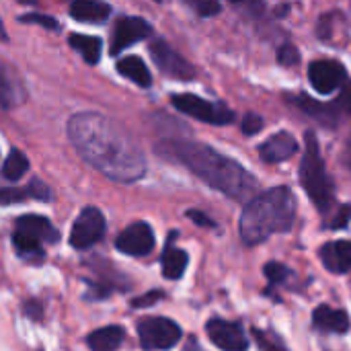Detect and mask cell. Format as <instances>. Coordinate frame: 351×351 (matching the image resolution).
Listing matches in <instances>:
<instances>
[{
	"mask_svg": "<svg viewBox=\"0 0 351 351\" xmlns=\"http://www.w3.org/2000/svg\"><path fill=\"white\" fill-rule=\"evenodd\" d=\"M70 45L84 58L86 64H97L101 60V47H103V43H101L99 37L74 33V35H70Z\"/></svg>",
	"mask_w": 351,
	"mask_h": 351,
	"instance_id": "22",
	"label": "cell"
},
{
	"mask_svg": "<svg viewBox=\"0 0 351 351\" xmlns=\"http://www.w3.org/2000/svg\"><path fill=\"white\" fill-rule=\"evenodd\" d=\"M150 58L156 64V68L169 78H177V80L195 78L193 64L187 62L179 51H175L165 39H154L150 43Z\"/></svg>",
	"mask_w": 351,
	"mask_h": 351,
	"instance_id": "8",
	"label": "cell"
},
{
	"mask_svg": "<svg viewBox=\"0 0 351 351\" xmlns=\"http://www.w3.org/2000/svg\"><path fill=\"white\" fill-rule=\"evenodd\" d=\"M29 195V189H19V187H4L0 189V206H10V204H21L25 202Z\"/></svg>",
	"mask_w": 351,
	"mask_h": 351,
	"instance_id": "28",
	"label": "cell"
},
{
	"mask_svg": "<svg viewBox=\"0 0 351 351\" xmlns=\"http://www.w3.org/2000/svg\"><path fill=\"white\" fill-rule=\"evenodd\" d=\"M27 171H29V160H27V156H25L21 150H12V152L6 156L4 165H2V175H4L8 181H19V179H23V177L27 175Z\"/></svg>",
	"mask_w": 351,
	"mask_h": 351,
	"instance_id": "24",
	"label": "cell"
},
{
	"mask_svg": "<svg viewBox=\"0 0 351 351\" xmlns=\"http://www.w3.org/2000/svg\"><path fill=\"white\" fill-rule=\"evenodd\" d=\"M66 132L76 152L107 179L134 183L144 177L146 158L140 144L117 121L97 111H82L68 119Z\"/></svg>",
	"mask_w": 351,
	"mask_h": 351,
	"instance_id": "1",
	"label": "cell"
},
{
	"mask_svg": "<svg viewBox=\"0 0 351 351\" xmlns=\"http://www.w3.org/2000/svg\"><path fill=\"white\" fill-rule=\"evenodd\" d=\"M12 105H14V90L4 78H0V109H8Z\"/></svg>",
	"mask_w": 351,
	"mask_h": 351,
	"instance_id": "35",
	"label": "cell"
},
{
	"mask_svg": "<svg viewBox=\"0 0 351 351\" xmlns=\"http://www.w3.org/2000/svg\"><path fill=\"white\" fill-rule=\"evenodd\" d=\"M105 234V216L99 208H84L70 230V245L76 251L90 249Z\"/></svg>",
	"mask_w": 351,
	"mask_h": 351,
	"instance_id": "7",
	"label": "cell"
},
{
	"mask_svg": "<svg viewBox=\"0 0 351 351\" xmlns=\"http://www.w3.org/2000/svg\"><path fill=\"white\" fill-rule=\"evenodd\" d=\"M181 327L165 317H148L138 323V337L146 351H165L181 341Z\"/></svg>",
	"mask_w": 351,
	"mask_h": 351,
	"instance_id": "6",
	"label": "cell"
},
{
	"mask_svg": "<svg viewBox=\"0 0 351 351\" xmlns=\"http://www.w3.org/2000/svg\"><path fill=\"white\" fill-rule=\"evenodd\" d=\"M193 224H197V226H206V228H216V222L210 218V216H206L204 212H197V210H187V214H185Z\"/></svg>",
	"mask_w": 351,
	"mask_h": 351,
	"instance_id": "36",
	"label": "cell"
},
{
	"mask_svg": "<svg viewBox=\"0 0 351 351\" xmlns=\"http://www.w3.org/2000/svg\"><path fill=\"white\" fill-rule=\"evenodd\" d=\"M189 6H191L199 16H214V14H218L220 8H222V6H220L218 2H214V0H191Z\"/></svg>",
	"mask_w": 351,
	"mask_h": 351,
	"instance_id": "30",
	"label": "cell"
},
{
	"mask_svg": "<svg viewBox=\"0 0 351 351\" xmlns=\"http://www.w3.org/2000/svg\"><path fill=\"white\" fill-rule=\"evenodd\" d=\"M111 14V6L95 0H76L70 4V16L80 23H105Z\"/></svg>",
	"mask_w": 351,
	"mask_h": 351,
	"instance_id": "17",
	"label": "cell"
},
{
	"mask_svg": "<svg viewBox=\"0 0 351 351\" xmlns=\"http://www.w3.org/2000/svg\"><path fill=\"white\" fill-rule=\"evenodd\" d=\"M156 152L169 160L181 162L206 185L234 202H251L257 197V179L241 162L206 144L191 140H165L156 146Z\"/></svg>",
	"mask_w": 351,
	"mask_h": 351,
	"instance_id": "2",
	"label": "cell"
},
{
	"mask_svg": "<svg viewBox=\"0 0 351 351\" xmlns=\"http://www.w3.org/2000/svg\"><path fill=\"white\" fill-rule=\"evenodd\" d=\"M292 103H296V105H298L302 111H306L311 117L319 119L323 125H335V123H337V113H339V109H337L335 103H333V105H325V103H319V101H315V99H311V97H306V95H300V97L292 99Z\"/></svg>",
	"mask_w": 351,
	"mask_h": 351,
	"instance_id": "21",
	"label": "cell"
},
{
	"mask_svg": "<svg viewBox=\"0 0 351 351\" xmlns=\"http://www.w3.org/2000/svg\"><path fill=\"white\" fill-rule=\"evenodd\" d=\"M253 337H255V341L261 348V351H288L286 346L271 333H263L259 329H253Z\"/></svg>",
	"mask_w": 351,
	"mask_h": 351,
	"instance_id": "26",
	"label": "cell"
},
{
	"mask_svg": "<svg viewBox=\"0 0 351 351\" xmlns=\"http://www.w3.org/2000/svg\"><path fill=\"white\" fill-rule=\"evenodd\" d=\"M152 33V25L142 16H121L115 23L113 37H111V56H117L125 47L146 39Z\"/></svg>",
	"mask_w": 351,
	"mask_h": 351,
	"instance_id": "12",
	"label": "cell"
},
{
	"mask_svg": "<svg viewBox=\"0 0 351 351\" xmlns=\"http://www.w3.org/2000/svg\"><path fill=\"white\" fill-rule=\"evenodd\" d=\"M350 220H351V206H341V208L337 210V214L333 216V220H331V222H327V228H331V230L346 228V226L350 224Z\"/></svg>",
	"mask_w": 351,
	"mask_h": 351,
	"instance_id": "32",
	"label": "cell"
},
{
	"mask_svg": "<svg viewBox=\"0 0 351 351\" xmlns=\"http://www.w3.org/2000/svg\"><path fill=\"white\" fill-rule=\"evenodd\" d=\"M117 72L125 78H130L132 82H136L142 88H148L152 84V74L148 70V66L144 64L142 58L138 56H125L117 62Z\"/></svg>",
	"mask_w": 351,
	"mask_h": 351,
	"instance_id": "20",
	"label": "cell"
},
{
	"mask_svg": "<svg viewBox=\"0 0 351 351\" xmlns=\"http://www.w3.org/2000/svg\"><path fill=\"white\" fill-rule=\"evenodd\" d=\"M162 296H165V292H160V290H152V292H148V294H144V296L134 298V300H132V306H134V308H148V306H152V304L160 302V300H162Z\"/></svg>",
	"mask_w": 351,
	"mask_h": 351,
	"instance_id": "33",
	"label": "cell"
},
{
	"mask_svg": "<svg viewBox=\"0 0 351 351\" xmlns=\"http://www.w3.org/2000/svg\"><path fill=\"white\" fill-rule=\"evenodd\" d=\"M210 341L222 351H247L249 339L239 323H230L224 319H212L206 325Z\"/></svg>",
	"mask_w": 351,
	"mask_h": 351,
	"instance_id": "11",
	"label": "cell"
},
{
	"mask_svg": "<svg viewBox=\"0 0 351 351\" xmlns=\"http://www.w3.org/2000/svg\"><path fill=\"white\" fill-rule=\"evenodd\" d=\"M119 253L130 257H144L154 249V232L146 222H134L115 241Z\"/></svg>",
	"mask_w": 351,
	"mask_h": 351,
	"instance_id": "10",
	"label": "cell"
},
{
	"mask_svg": "<svg viewBox=\"0 0 351 351\" xmlns=\"http://www.w3.org/2000/svg\"><path fill=\"white\" fill-rule=\"evenodd\" d=\"M6 39H8V35H6L4 23H2V19H0V41H6Z\"/></svg>",
	"mask_w": 351,
	"mask_h": 351,
	"instance_id": "38",
	"label": "cell"
},
{
	"mask_svg": "<svg viewBox=\"0 0 351 351\" xmlns=\"http://www.w3.org/2000/svg\"><path fill=\"white\" fill-rule=\"evenodd\" d=\"M348 72L335 60H315L308 66V80L319 95H331L346 84Z\"/></svg>",
	"mask_w": 351,
	"mask_h": 351,
	"instance_id": "9",
	"label": "cell"
},
{
	"mask_svg": "<svg viewBox=\"0 0 351 351\" xmlns=\"http://www.w3.org/2000/svg\"><path fill=\"white\" fill-rule=\"evenodd\" d=\"M16 230L27 232L35 239H39L41 243H58L60 241V232L56 230V226L43 218V216H35V214H27L21 216L16 220Z\"/></svg>",
	"mask_w": 351,
	"mask_h": 351,
	"instance_id": "16",
	"label": "cell"
},
{
	"mask_svg": "<svg viewBox=\"0 0 351 351\" xmlns=\"http://www.w3.org/2000/svg\"><path fill=\"white\" fill-rule=\"evenodd\" d=\"M298 152V142L290 132H278L259 146V156L265 162H282Z\"/></svg>",
	"mask_w": 351,
	"mask_h": 351,
	"instance_id": "13",
	"label": "cell"
},
{
	"mask_svg": "<svg viewBox=\"0 0 351 351\" xmlns=\"http://www.w3.org/2000/svg\"><path fill=\"white\" fill-rule=\"evenodd\" d=\"M313 325H315V329H319L323 333H337V335L348 333L351 327L350 317H348L346 311L331 308L327 304H321V306L315 308V313H313Z\"/></svg>",
	"mask_w": 351,
	"mask_h": 351,
	"instance_id": "15",
	"label": "cell"
},
{
	"mask_svg": "<svg viewBox=\"0 0 351 351\" xmlns=\"http://www.w3.org/2000/svg\"><path fill=\"white\" fill-rule=\"evenodd\" d=\"M12 245L16 249V253L25 259H41L43 257V249H41V241L27 234V232H21V230H14L12 234Z\"/></svg>",
	"mask_w": 351,
	"mask_h": 351,
	"instance_id": "23",
	"label": "cell"
},
{
	"mask_svg": "<svg viewBox=\"0 0 351 351\" xmlns=\"http://www.w3.org/2000/svg\"><path fill=\"white\" fill-rule=\"evenodd\" d=\"M125 331L119 325H109L103 329L93 331L86 337V346L90 351H117L119 346L123 343Z\"/></svg>",
	"mask_w": 351,
	"mask_h": 351,
	"instance_id": "18",
	"label": "cell"
},
{
	"mask_svg": "<svg viewBox=\"0 0 351 351\" xmlns=\"http://www.w3.org/2000/svg\"><path fill=\"white\" fill-rule=\"evenodd\" d=\"M300 185L306 189L308 197L317 206L319 212L327 214L333 208V181L327 175L325 160L319 148V140L315 132H306L304 136V156L300 165Z\"/></svg>",
	"mask_w": 351,
	"mask_h": 351,
	"instance_id": "4",
	"label": "cell"
},
{
	"mask_svg": "<svg viewBox=\"0 0 351 351\" xmlns=\"http://www.w3.org/2000/svg\"><path fill=\"white\" fill-rule=\"evenodd\" d=\"M21 23H33V25H41L45 29H51V31H58L60 29V23L51 16V14H41V12H27L23 16H19Z\"/></svg>",
	"mask_w": 351,
	"mask_h": 351,
	"instance_id": "27",
	"label": "cell"
},
{
	"mask_svg": "<svg viewBox=\"0 0 351 351\" xmlns=\"http://www.w3.org/2000/svg\"><path fill=\"white\" fill-rule=\"evenodd\" d=\"M173 237H175V232L171 234V239H169V243H167V249H165V253H162V259H160V261H162V274H165L167 280H181L183 274H185V269H187L189 257H187L185 251L177 249V247L171 243Z\"/></svg>",
	"mask_w": 351,
	"mask_h": 351,
	"instance_id": "19",
	"label": "cell"
},
{
	"mask_svg": "<svg viewBox=\"0 0 351 351\" xmlns=\"http://www.w3.org/2000/svg\"><path fill=\"white\" fill-rule=\"evenodd\" d=\"M27 189H29V195H31L33 199H39V202H47V199H51V197H49V195H51V193H49V189H47L39 179H33V181L29 183V187H27Z\"/></svg>",
	"mask_w": 351,
	"mask_h": 351,
	"instance_id": "34",
	"label": "cell"
},
{
	"mask_svg": "<svg viewBox=\"0 0 351 351\" xmlns=\"http://www.w3.org/2000/svg\"><path fill=\"white\" fill-rule=\"evenodd\" d=\"M319 257L331 274H348L351 271V241L325 243L319 251Z\"/></svg>",
	"mask_w": 351,
	"mask_h": 351,
	"instance_id": "14",
	"label": "cell"
},
{
	"mask_svg": "<svg viewBox=\"0 0 351 351\" xmlns=\"http://www.w3.org/2000/svg\"><path fill=\"white\" fill-rule=\"evenodd\" d=\"M175 109H179L181 113L204 121V123H212V125H226L234 121V111H230L226 105L222 103H214L208 99H202L197 95H189V93H181V95H173L171 97Z\"/></svg>",
	"mask_w": 351,
	"mask_h": 351,
	"instance_id": "5",
	"label": "cell"
},
{
	"mask_svg": "<svg viewBox=\"0 0 351 351\" xmlns=\"http://www.w3.org/2000/svg\"><path fill=\"white\" fill-rule=\"evenodd\" d=\"M278 62H280L282 66H294V64L300 62V53H298V49H296L292 43H284V45L278 49Z\"/></svg>",
	"mask_w": 351,
	"mask_h": 351,
	"instance_id": "31",
	"label": "cell"
},
{
	"mask_svg": "<svg viewBox=\"0 0 351 351\" xmlns=\"http://www.w3.org/2000/svg\"><path fill=\"white\" fill-rule=\"evenodd\" d=\"M263 274H265V278L269 280V284H274V286L286 284L288 278L292 276V271H290L286 265L278 263V261H269V263L263 267Z\"/></svg>",
	"mask_w": 351,
	"mask_h": 351,
	"instance_id": "25",
	"label": "cell"
},
{
	"mask_svg": "<svg viewBox=\"0 0 351 351\" xmlns=\"http://www.w3.org/2000/svg\"><path fill=\"white\" fill-rule=\"evenodd\" d=\"M41 313H43V308H41V304H39L37 300L25 302V315H27L31 321H41Z\"/></svg>",
	"mask_w": 351,
	"mask_h": 351,
	"instance_id": "37",
	"label": "cell"
},
{
	"mask_svg": "<svg viewBox=\"0 0 351 351\" xmlns=\"http://www.w3.org/2000/svg\"><path fill=\"white\" fill-rule=\"evenodd\" d=\"M296 220V197L288 187H274L251 199L241 216V239L259 245L276 232H288Z\"/></svg>",
	"mask_w": 351,
	"mask_h": 351,
	"instance_id": "3",
	"label": "cell"
},
{
	"mask_svg": "<svg viewBox=\"0 0 351 351\" xmlns=\"http://www.w3.org/2000/svg\"><path fill=\"white\" fill-rule=\"evenodd\" d=\"M261 128H263V117L257 113H247L241 121V130L245 136H255L261 132Z\"/></svg>",
	"mask_w": 351,
	"mask_h": 351,
	"instance_id": "29",
	"label": "cell"
}]
</instances>
